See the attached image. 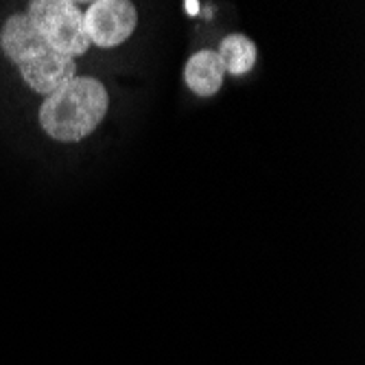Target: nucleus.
<instances>
[{
    "mask_svg": "<svg viewBox=\"0 0 365 365\" xmlns=\"http://www.w3.org/2000/svg\"><path fill=\"white\" fill-rule=\"evenodd\" d=\"M197 9H199L197 3H186V11H188V14H197Z\"/></svg>",
    "mask_w": 365,
    "mask_h": 365,
    "instance_id": "nucleus-8",
    "label": "nucleus"
},
{
    "mask_svg": "<svg viewBox=\"0 0 365 365\" xmlns=\"http://www.w3.org/2000/svg\"><path fill=\"white\" fill-rule=\"evenodd\" d=\"M217 55L221 59V66H223L225 73L235 75V77H241V75H247L254 68V63H256V44L247 36H241V33H232V36L223 38Z\"/></svg>",
    "mask_w": 365,
    "mask_h": 365,
    "instance_id": "nucleus-7",
    "label": "nucleus"
},
{
    "mask_svg": "<svg viewBox=\"0 0 365 365\" xmlns=\"http://www.w3.org/2000/svg\"><path fill=\"white\" fill-rule=\"evenodd\" d=\"M24 83L40 94H55L66 83H71L77 75V63L73 57H66L53 48L38 53L18 66Z\"/></svg>",
    "mask_w": 365,
    "mask_h": 365,
    "instance_id": "nucleus-4",
    "label": "nucleus"
},
{
    "mask_svg": "<svg viewBox=\"0 0 365 365\" xmlns=\"http://www.w3.org/2000/svg\"><path fill=\"white\" fill-rule=\"evenodd\" d=\"M26 18L36 24L48 48L77 57L90 48V38L83 26V11L68 0H33Z\"/></svg>",
    "mask_w": 365,
    "mask_h": 365,
    "instance_id": "nucleus-2",
    "label": "nucleus"
},
{
    "mask_svg": "<svg viewBox=\"0 0 365 365\" xmlns=\"http://www.w3.org/2000/svg\"><path fill=\"white\" fill-rule=\"evenodd\" d=\"M138 22L136 7L127 0H96L83 11V26L92 44L112 48L129 40Z\"/></svg>",
    "mask_w": 365,
    "mask_h": 365,
    "instance_id": "nucleus-3",
    "label": "nucleus"
},
{
    "mask_svg": "<svg viewBox=\"0 0 365 365\" xmlns=\"http://www.w3.org/2000/svg\"><path fill=\"white\" fill-rule=\"evenodd\" d=\"M225 71L221 66V59L215 51H199L195 53L186 68H184V79L186 86L199 94V96H212L219 92L221 83H223Z\"/></svg>",
    "mask_w": 365,
    "mask_h": 365,
    "instance_id": "nucleus-6",
    "label": "nucleus"
},
{
    "mask_svg": "<svg viewBox=\"0 0 365 365\" xmlns=\"http://www.w3.org/2000/svg\"><path fill=\"white\" fill-rule=\"evenodd\" d=\"M110 96L106 86L92 77H75L40 108L44 131L59 143H77L98 127L108 114Z\"/></svg>",
    "mask_w": 365,
    "mask_h": 365,
    "instance_id": "nucleus-1",
    "label": "nucleus"
},
{
    "mask_svg": "<svg viewBox=\"0 0 365 365\" xmlns=\"http://www.w3.org/2000/svg\"><path fill=\"white\" fill-rule=\"evenodd\" d=\"M0 46H3L5 55L16 66L24 63L26 59L36 57L38 53L48 48V44L40 36V31L26 18V14H16L3 24V31H0Z\"/></svg>",
    "mask_w": 365,
    "mask_h": 365,
    "instance_id": "nucleus-5",
    "label": "nucleus"
}]
</instances>
